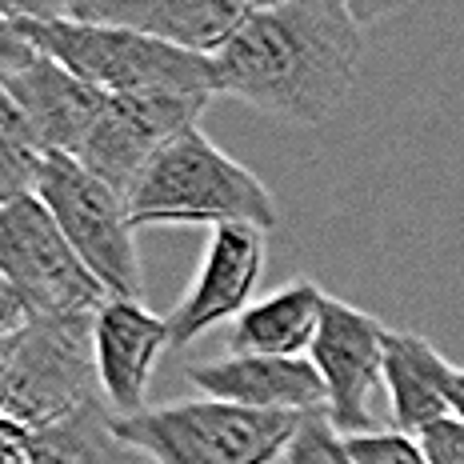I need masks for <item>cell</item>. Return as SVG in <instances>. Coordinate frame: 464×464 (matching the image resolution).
<instances>
[{"instance_id":"cell-1","label":"cell","mask_w":464,"mask_h":464,"mask_svg":"<svg viewBox=\"0 0 464 464\" xmlns=\"http://www.w3.org/2000/svg\"><path fill=\"white\" fill-rule=\"evenodd\" d=\"M361 53L364 28L348 0H253L245 24L212 56L217 96L316 129L353 96Z\"/></svg>"},{"instance_id":"cell-2","label":"cell","mask_w":464,"mask_h":464,"mask_svg":"<svg viewBox=\"0 0 464 464\" xmlns=\"http://www.w3.org/2000/svg\"><path fill=\"white\" fill-rule=\"evenodd\" d=\"M0 13L8 16L21 36L41 56L69 69L76 81L109 96H217V69L212 56H197L185 48H172L129 28H104L64 21L53 13L48 0H0Z\"/></svg>"},{"instance_id":"cell-3","label":"cell","mask_w":464,"mask_h":464,"mask_svg":"<svg viewBox=\"0 0 464 464\" xmlns=\"http://www.w3.org/2000/svg\"><path fill=\"white\" fill-rule=\"evenodd\" d=\"M132 225H253L273 232L280 212L253 169L232 160L200 129L177 137L140 172L129 197Z\"/></svg>"},{"instance_id":"cell-4","label":"cell","mask_w":464,"mask_h":464,"mask_svg":"<svg viewBox=\"0 0 464 464\" xmlns=\"http://www.w3.org/2000/svg\"><path fill=\"white\" fill-rule=\"evenodd\" d=\"M301 420L293 412H253L208 396L112 417L116 437L149 464H273L285 457Z\"/></svg>"},{"instance_id":"cell-5","label":"cell","mask_w":464,"mask_h":464,"mask_svg":"<svg viewBox=\"0 0 464 464\" xmlns=\"http://www.w3.org/2000/svg\"><path fill=\"white\" fill-rule=\"evenodd\" d=\"M101 396L92 316H41L0 336V412L28 429L69 417Z\"/></svg>"},{"instance_id":"cell-6","label":"cell","mask_w":464,"mask_h":464,"mask_svg":"<svg viewBox=\"0 0 464 464\" xmlns=\"http://www.w3.org/2000/svg\"><path fill=\"white\" fill-rule=\"evenodd\" d=\"M36 200L53 212V220L69 237L76 256L104 285L109 296L140 301V256H137V225L129 217V200L104 180H96L81 160L48 152Z\"/></svg>"},{"instance_id":"cell-7","label":"cell","mask_w":464,"mask_h":464,"mask_svg":"<svg viewBox=\"0 0 464 464\" xmlns=\"http://www.w3.org/2000/svg\"><path fill=\"white\" fill-rule=\"evenodd\" d=\"M0 273L16 288L28 316H96L109 301L69 237L36 197L0 208Z\"/></svg>"},{"instance_id":"cell-8","label":"cell","mask_w":464,"mask_h":464,"mask_svg":"<svg viewBox=\"0 0 464 464\" xmlns=\"http://www.w3.org/2000/svg\"><path fill=\"white\" fill-rule=\"evenodd\" d=\"M205 109L208 96H104V109L72 160H81L96 180H104L121 197H129L140 172L157 160V152H164L185 132L200 129Z\"/></svg>"},{"instance_id":"cell-9","label":"cell","mask_w":464,"mask_h":464,"mask_svg":"<svg viewBox=\"0 0 464 464\" xmlns=\"http://www.w3.org/2000/svg\"><path fill=\"white\" fill-rule=\"evenodd\" d=\"M384 328L364 308L328 296L321 333L313 341V369L328 392V420L341 437H364L372 429L369 396L384 384Z\"/></svg>"},{"instance_id":"cell-10","label":"cell","mask_w":464,"mask_h":464,"mask_svg":"<svg viewBox=\"0 0 464 464\" xmlns=\"http://www.w3.org/2000/svg\"><path fill=\"white\" fill-rule=\"evenodd\" d=\"M265 237L268 232L253 225H225L208 232V245L200 253V268L188 293L164 316L172 348L197 344L208 328L225 321L237 324V316L253 304L260 273H265Z\"/></svg>"},{"instance_id":"cell-11","label":"cell","mask_w":464,"mask_h":464,"mask_svg":"<svg viewBox=\"0 0 464 464\" xmlns=\"http://www.w3.org/2000/svg\"><path fill=\"white\" fill-rule=\"evenodd\" d=\"M48 5L64 21L129 28L185 53L217 56L245 24L253 0H48Z\"/></svg>"},{"instance_id":"cell-12","label":"cell","mask_w":464,"mask_h":464,"mask_svg":"<svg viewBox=\"0 0 464 464\" xmlns=\"http://www.w3.org/2000/svg\"><path fill=\"white\" fill-rule=\"evenodd\" d=\"M169 348V321L144 301L109 296L92 316L96 381L112 417H137L149 409V384L160 353Z\"/></svg>"},{"instance_id":"cell-13","label":"cell","mask_w":464,"mask_h":464,"mask_svg":"<svg viewBox=\"0 0 464 464\" xmlns=\"http://www.w3.org/2000/svg\"><path fill=\"white\" fill-rule=\"evenodd\" d=\"M188 384H197L208 401H225L253 412H293L313 417L328 412V392L321 372L308 356L285 361V356H217V361H192Z\"/></svg>"},{"instance_id":"cell-14","label":"cell","mask_w":464,"mask_h":464,"mask_svg":"<svg viewBox=\"0 0 464 464\" xmlns=\"http://www.w3.org/2000/svg\"><path fill=\"white\" fill-rule=\"evenodd\" d=\"M8 96L16 109L24 112L28 129L44 144V152H61V157H76L84 137L92 132L96 116L104 109V96L92 84L76 81L69 69H61L48 56H36L24 72L5 81Z\"/></svg>"},{"instance_id":"cell-15","label":"cell","mask_w":464,"mask_h":464,"mask_svg":"<svg viewBox=\"0 0 464 464\" xmlns=\"http://www.w3.org/2000/svg\"><path fill=\"white\" fill-rule=\"evenodd\" d=\"M460 369L417 333H384V389L392 404V424L409 437H420L437 420L452 417V384Z\"/></svg>"},{"instance_id":"cell-16","label":"cell","mask_w":464,"mask_h":464,"mask_svg":"<svg viewBox=\"0 0 464 464\" xmlns=\"http://www.w3.org/2000/svg\"><path fill=\"white\" fill-rule=\"evenodd\" d=\"M328 293L316 280H288L276 293L260 296L237 316L228 333V353L237 356H296L313 353V341L321 333Z\"/></svg>"},{"instance_id":"cell-17","label":"cell","mask_w":464,"mask_h":464,"mask_svg":"<svg viewBox=\"0 0 464 464\" xmlns=\"http://www.w3.org/2000/svg\"><path fill=\"white\" fill-rule=\"evenodd\" d=\"M33 464H149L116 437L104 396L81 404L69 417L33 429Z\"/></svg>"},{"instance_id":"cell-18","label":"cell","mask_w":464,"mask_h":464,"mask_svg":"<svg viewBox=\"0 0 464 464\" xmlns=\"http://www.w3.org/2000/svg\"><path fill=\"white\" fill-rule=\"evenodd\" d=\"M44 144L28 129L24 112L0 84V208L13 200L36 197V180L44 169Z\"/></svg>"},{"instance_id":"cell-19","label":"cell","mask_w":464,"mask_h":464,"mask_svg":"<svg viewBox=\"0 0 464 464\" xmlns=\"http://www.w3.org/2000/svg\"><path fill=\"white\" fill-rule=\"evenodd\" d=\"M280 464H356V457L348 449V437L333 429L328 412H313V417L301 420Z\"/></svg>"},{"instance_id":"cell-20","label":"cell","mask_w":464,"mask_h":464,"mask_svg":"<svg viewBox=\"0 0 464 464\" xmlns=\"http://www.w3.org/2000/svg\"><path fill=\"white\" fill-rule=\"evenodd\" d=\"M356 464H429L420 440L409 437L401 429H384V432H364V437H348Z\"/></svg>"},{"instance_id":"cell-21","label":"cell","mask_w":464,"mask_h":464,"mask_svg":"<svg viewBox=\"0 0 464 464\" xmlns=\"http://www.w3.org/2000/svg\"><path fill=\"white\" fill-rule=\"evenodd\" d=\"M420 449L429 464H464V420L460 417H444L432 429L420 432Z\"/></svg>"},{"instance_id":"cell-22","label":"cell","mask_w":464,"mask_h":464,"mask_svg":"<svg viewBox=\"0 0 464 464\" xmlns=\"http://www.w3.org/2000/svg\"><path fill=\"white\" fill-rule=\"evenodd\" d=\"M36 48L21 36V28H16L13 21H8L5 13H0V84L8 81V76H16V72H24L28 64L36 61Z\"/></svg>"},{"instance_id":"cell-23","label":"cell","mask_w":464,"mask_h":464,"mask_svg":"<svg viewBox=\"0 0 464 464\" xmlns=\"http://www.w3.org/2000/svg\"><path fill=\"white\" fill-rule=\"evenodd\" d=\"M0 464H33V429L0 412Z\"/></svg>"},{"instance_id":"cell-24","label":"cell","mask_w":464,"mask_h":464,"mask_svg":"<svg viewBox=\"0 0 464 464\" xmlns=\"http://www.w3.org/2000/svg\"><path fill=\"white\" fill-rule=\"evenodd\" d=\"M33 321L28 316V308H24V301L16 296V288L8 285V276L0 273V336H13V333H21V328Z\"/></svg>"},{"instance_id":"cell-25","label":"cell","mask_w":464,"mask_h":464,"mask_svg":"<svg viewBox=\"0 0 464 464\" xmlns=\"http://www.w3.org/2000/svg\"><path fill=\"white\" fill-rule=\"evenodd\" d=\"M452 417L464 420V369L457 376V384H452Z\"/></svg>"}]
</instances>
